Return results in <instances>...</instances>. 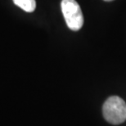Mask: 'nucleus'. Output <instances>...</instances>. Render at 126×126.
Returning a JSON list of instances; mask_svg holds the SVG:
<instances>
[{
  "label": "nucleus",
  "instance_id": "3",
  "mask_svg": "<svg viewBox=\"0 0 126 126\" xmlns=\"http://www.w3.org/2000/svg\"><path fill=\"white\" fill-rule=\"evenodd\" d=\"M14 3L26 12H33L36 7L35 0H13Z\"/></svg>",
  "mask_w": 126,
  "mask_h": 126
},
{
  "label": "nucleus",
  "instance_id": "1",
  "mask_svg": "<svg viewBox=\"0 0 126 126\" xmlns=\"http://www.w3.org/2000/svg\"><path fill=\"white\" fill-rule=\"evenodd\" d=\"M103 116L112 125H120L126 120V103L117 96L110 97L102 107Z\"/></svg>",
  "mask_w": 126,
  "mask_h": 126
},
{
  "label": "nucleus",
  "instance_id": "4",
  "mask_svg": "<svg viewBox=\"0 0 126 126\" xmlns=\"http://www.w3.org/2000/svg\"><path fill=\"white\" fill-rule=\"evenodd\" d=\"M104 1H107V2H110V1H112V0H104Z\"/></svg>",
  "mask_w": 126,
  "mask_h": 126
},
{
  "label": "nucleus",
  "instance_id": "2",
  "mask_svg": "<svg viewBox=\"0 0 126 126\" xmlns=\"http://www.w3.org/2000/svg\"><path fill=\"white\" fill-rule=\"evenodd\" d=\"M61 7L67 26L74 31L81 29L84 25V16L79 3L75 0H62Z\"/></svg>",
  "mask_w": 126,
  "mask_h": 126
}]
</instances>
